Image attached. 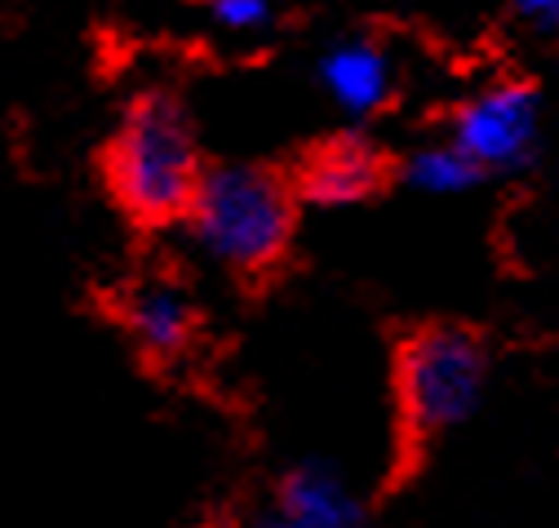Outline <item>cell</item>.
Segmentation results:
<instances>
[{
  "label": "cell",
  "mask_w": 559,
  "mask_h": 528,
  "mask_svg": "<svg viewBox=\"0 0 559 528\" xmlns=\"http://www.w3.org/2000/svg\"><path fill=\"white\" fill-rule=\"evenodd\" d=\"M204 173L195 124L187 107L165 94H138L107 147V182L120 209L138 223H174L187 214Z\"/></svg>",
  "instance_id": "obj_1"
},
{
  "label": "cell",
  "mask_w": 559,
  "mask_h": 528,
  "mask_svg": "<svg viewBox=\"0 0 559 528\" xmlns=\"http://www.w3.org/2000/svg\"><path fill=\"white\" fill-rule=\"evenodd\" d=\"M191 244L227 272H266L294 236V187L262 165H214L187 205Z\"/></svg>",
  "instance_id": "obj_2"
},
{
  "label": "cell",
  "mask_w": 559,
  "mask_h": 528,
  "mask_svg": "<svg viewBox=\"0 0 559 528\" xmlns=\"http://www.w3.org/2000/svg\"><path fill=\"white\" fill-rule=\"evenodd\" d=\"M488 386L484 343L466 328L436 324L400 351V413L417 440H436L475 418Z\"/></svg>",
  "instance_id": "obj_3"
},
{
  "label": "cell",
  "mask_w": 559,
  "mask_h": 528,
  "mask_svg": "<svg viewBox=\"0 0 559 528\" xmlns=\"http://www.w3.org/2000/svg\"><path fill=\"white\" fill-rule=\"evenodd\" d=\"M537 129H542L537 94L520 81H502L471 94L457 107L449 139L471 156L479 173H511L528 165L537 147Z\"/></svg>",
  "instance_id": "obj_4"
},
{
  "label": "cell",
  "mask_w": 559,
  "mask_h": 528,
  "mask_svg": "<svg viewBox=\"0 0 559 528\" xmlns=\"http://www.w3.org/2000/svg\"><path fill=\"white\" fill-rule=\"evenodd\" d=\"M316 81L342 116H373L395 98V58L373 36H337L316 58Z\"/></svg>",
  "instance_id": "obj_5"
},
{
  "label": "cell",
  "mask_w": 559,
  "mask_h": 528,
  "mask_svg": "<svg viewBox=\"0 0 559 528\" xmlns=\"http://www.w3.org/2000/svg\"><path fill=\"white\" fill-rule=\"evenodd\" d=\"M120 320L138 351L152 360H174L195 343V307L174 276H143L120 298Z\"/></svg>",
  "instance_id": "obj_6"
},
{
  "label": "cell",
  "mask_w": 559,
  "mask_h": 528,
  "mask_svg": "<svg viewBox=\"0 0 559 528\" xmlns=\"http://www.w3.org/2000/svg\"><path fill=\"white\" fill-rule=\"evenodd\" d=\"M275 511L294 519L298 528H373V515L360 489L333 461H320V457L298 461L294 471H285L275 493Z\"/></svg>",
  "instance_id": "obj_7"
},
{
  "label": "cell",
  "mask_w": 559,
  "mask_h": 528,
  "mask_svg": "<svg viewBox=\"0 0 559 528\" xmlns=\"http://www.w3.org/2000/svg\"><path fill=\"white\" fill-rule=\"evenodd\" d=\"M382 152L369 139L346 134L311 152L298 178V195L316 209H352L382 187Z\"/></svg>",
  "instance_id": "obj_8"
},
{
  "label": "cell",
  "mask_w": 559,
  "mask_h": 528,
  "mask_svg": "<svg viewBox=\"0 0 559 528\" xmlns=\"http://www.w3.org/2000/svg\"><path fill=\"white\" fill-rule=\"evenodd\" d=\"M404 178H408V187L427 191V195H457V191L475 187L484 173L471 165V156L453 139H444V143H423L417 152H408Z\"/></svg>",
  "instance_id": "obj_9"
},
{
  "label": "cell",
  "mask_w": 559,
  "mask_h": 528,
  "mask_svg": "<svg viewBox=\"0 0 559 528\" xmlns=\"http://www.w3.org/2000/svg\"><path fill=\"white\" fill-rule=\"evenodd\" d=\"M214 27L231 36H258L275 23V0H200Z\"/></svg>",
  "instance_id": "obj_10"
},
{
  "label": "cell",
  "mask_w": 559,
  "mask_h": 528,
  "mask_svg": "<svg viewBox=\"0 0 559 528\" xmlns=\"http://www.w3.org/2000/svg\"><path fill=\"white\" fill-rule=\"evenodd\" d=\"M515 14L533 27H559V0H515Z\"/></svg>",
  "instance_id": "obj_11"
},
{
  "label": "cell",
  "mask_w": 559,
  "mask_h": 528,
  "mask_svg": "<svg viewBox=\"0 0 559 528\" xmlns=\"http://www.w3.org/2000/svg\"><path fill=\"white\" fill-rule=\"evenodd\" d=\"M249 528H298L294 519H285V515H280V511H271V515H262V519H253Z\"/></svg>",
  "instance_id": "obj_12"
},
{
  "label": "cell",
  "mask_w": 559,
  "mask_h": 528,
  "mask_svg": "<svg viewBox=\"0 0 559 528\" xmlns=\"http://www.w3.org/2000/svg\"><path fill=\"white\" fill-rule=\"evenodd\" d=\"M214 528H227V524H214Z\"/></svg>",
  "instance_id": "obj_13"
}]
</instances>
